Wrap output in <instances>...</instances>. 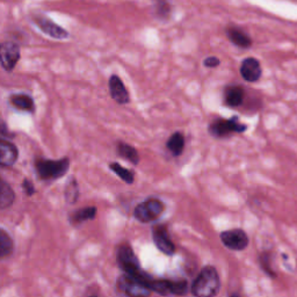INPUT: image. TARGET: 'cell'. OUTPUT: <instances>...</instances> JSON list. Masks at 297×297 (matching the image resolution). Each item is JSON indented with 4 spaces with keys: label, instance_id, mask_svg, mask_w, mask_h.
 Wrapping results in <instances>:
<instances>
[{
    "label": "cell",
    "instance_id": "1",
    "mask_svg": "<svg viewBox=\"0 0 297 297\" xmlns=\"http://www.w3.org/2000/svg\"><path fill=\"white\" fill-rule=\"evenodd\" d=\"M220 289L221 280L216 268L206 266L193 282L192 294L198 297H213L220 293Z\"/></svg>",
    "mask_w": 297,
    "mask_h": 297
},
{
    "label": "cell",
    "instance_id": "2",
    "mask_svg": "<svg viewBox=\"0 0 297 297\" xmlns=\"http://www.w3.org/2000/svg\"><path fill=\"white\" fill-rule=\"evenodd\" d=\"M70 169V160L67 157L59 160L49 159H36L35 162V170L40 175L42 180H56L63 178Z\"/></svg>",
    "mask_w": 297,
    "mask_h": 297
},
{
    "label": "cell",
    "instance_id": "3",
    "mask_svg": "<svg viewBox=\"0 0 297 297\" xmlns=\"http://www.w3.org/2000/svg\"><path fill=\"white\" fill-rule=\"evenodd\" d=\"M116 288L120 294L134 297L150 296L152 293L148 282L128 273L119 277L116 281Z\"/></svg>",
    "mask_w": 297,
    "mask_h": 297
},
{
    "label": "cell",
    "instance_id": "4",
    "mask_svg": "<svg viewBox=\"0 0 297 297\" xmlns=\"http://www.w3.org/2000/svg\"><path fill=\"white\" fill-rule=\"evenodd\" d=\"M117 264L128 274L135 275V277L143 279V280L149 278V275L142 271L141 264H139V260L136 257L135 252L127 244L121 245L119 251H117Z\"/></svg>",
    "mask_w": 297,
    "mask_h": 297
},
{
    "label": "cell",
    "instance_id": "5",
    "mask_svg": "<svg viewBox=\"0 0 297 297\" xmlns=\"http://www.w3.org/2000/svg\"><path fill=\"white\" fill-rule=\"evenodd\" d=\"M165 209L164 203L158 199H149L146 201L139 203L134 210V216L142 223L155 222L162 216Z\"/></svg>",
    "mask_w": 297,
    "mask_h": 297
},
{
    "label": "cell",
    "instance_id": "6",
    "mask_svg": "<svg viewBox=\"0 0 297 297\" xmlns=\"http://www.w3.org/2000/svg\"><path fill=\"white\" fill-rule=\"evenodd\" d=\"M246 128L248 127H246L245 124L239 122L237 116H234L229 120L218 119L213 121V122L209 124L208 131L214 137L222 138L227 137V136L234 134V132H244Z\"/></svg>",
    "mask_w": 297,
    "mask_h": 297
},
{
    "label": "cell",
    "instance_id": "7",
    "mask_svg": "<svg viewBox=\"0 0 297 297\" xmlns=\"http://www.w3.org/2000/svg\"><path fill=\"white\" fill-rule=\"evenodd\" d=\"M33 20L43 33L50 37L56 38V40H65V38L69 37V33L64 28L58 26L50 17L43 15V14H34Z\"/></svg>",
    "mask_w": 297,
    "mask_h": 297
},
{
    "label": "cell",
    "instance_id": "8",
    "mask_svg": "<svg viewBox=\"0 0 297 297\" xmlns=\"http://www.w3.org/2000/svg\"><path fill=\"white\" fill-rule=\"evenodd\" d=\"M221 241L225 248L230 249L232 251H243L249 245L248 235L242 229L223 231L221 234Z\"/></svg>",
    "mask_w": 297,
    "mask_h": 297
},
{
    "label": "cell",
    "instance_id": "9",
    "mask_svg": "<svg viewBox=\"0 0 297 297\" xmlns=\"http://www.w3.org/2000/svg\"><path fill=\"white\" fill-rule=\"evenodd\" d=\"M21 57L20 46L16 43L6 41L0 46V60L3 70L12 71Z\"/></svg>",
    "mask_w": 297,
    "mask_h": 297
},
{
    "label": "cell",
    "instance_id": "10",
    "mask_svg": "<svg viewBox=\"0 0 297 297\" xmlns=\"http://www.w3.org/2000/svg\"><path fill=\"white\" fill-rule=\"evenodd\" d=\"M152 238L155 245L160 252L166 256H172L175 252V246L170 238L167 228L165 225H156L152 229Z\"/></svg>",
    "mask_w": 297,
    "mask_h": 297
},
{
    "label": "cell",
    "instance_id": "11",
    "mask_svg": "<svg viewBox=\"0 0 297 297\" xmlns=\"http://www.w3.org/2000/svg\"><path fill=\"white\" fill-rule=\"evenodd\" d=\"M109 93L110 96L115 100L120 105H127L130 101V96L127 91L126 86H124L123 81L121 80V78L116 74H113L109 78Z\"/></svg>",
    "mask_w": 297,
    "mask_h": 297
},
{
    "label": "cell",
    "instance_id": "12",
    "mask_svg": "<svg viewBox=\"0 0 297 297\" xmlns=\"http://www.w3.org/2000/svg\"><path fill=\"white\" fill-rule=\"evenodd\" d=\"M19 158V150L12 142L2 138L0 141V165L2 167H10L16 163Z\"/></svg>",
    "mask_w": 297,
    "mask_h": 297
},
{
    "label": "cell",
    "instance_id": "13",
    "mask_svg": "<svg viewBox=\"0 0 297 297\" xmlns=\"http://www.w3.org/2000/svg\"><path fill=\"white\" fill-rule=\"evenodd\" d=\"M261 66L259 60L253 58V57H249L243 60L241 65V74L244 78V80L249 81V83H256L260 79L261 77Z\"/></svg>",
    "mask_w": 297,
    "mask_h": 297
},
{
    "label": "cell",
    "instance_id": "14",
    "mask_svg": "<svg viewBox=\"0 0 297 297\" xmlns=\"http://www.w3.org/2000/svg\"><path fill=\"white\" fill-rule=\"evenodd\" d=\"M227 35L229 40L239 48H250L252 45V40L241 28L234 26L229 27L227 29Z\"/></svg>",
    "mask_w": 297,
    "mask_h": 297
},
{
    "label": "cell",
    "instance_id": "15",
    "mask_svg": "<svg viewBox=\"0 0 297 297\" xmlns=\"http://www.w3.org/2000/svg\"><path fill=\"white\" fill-rule=\"evenodd\" d=\"M225 103L230 107H238L244 101V88L241 86H229L224 94Z\"/></svg>",
    "mask_w": 297,
    "mask_h": 297
},
{
    "label": "cell",
    "instance_id": "16",
    "mask_svg": "<svg viewBox=\"0 0 297 297\" xmlns=\"http://www.w3.org/2000/svg\"><path fill=\"white\" fill-rule=\"evenodd\" d=\"M9 101L12 103V106L20 110H24V112H35V102L33 98L28 94H13L10 95Z\"/></svg>",
    "mask_w": 297,
    "mask_h": 297
},
{
    "label": "cell",
    "instance_id": "17",
    "mask_svg": "<svg viewBox=\"0 0 297 297\" xmlns=\"http://www.w3.org/2000/svg\"><path fill=\"white\" fill-rule=\"evenodd\" d=\"M96 216V208L95 207H86L81 208L77 212H73L70 215V222L72 224H80L86 221L94 220Z\"/></svg>",
    "mask_w": 297,
    "mask_h": 297
},
{
    "label": "cell",
    "instance_id": "18",
    "mask_svg": "<svg viewBox=\"0 0 297 297\" xmlns=\"http://www.w3.org/2000/svg\"><path fill=\"white\" fill-rule=\"evenodd\" d=\"M167 149L175 157H179L185 149V136L181 132H174L166 143Z\"/></svg>",
    "mask_w": 297,
    "mask_h": 297
},
{
    "label": "cell",
    "instance_id": "19",
    "mask_svg": "<svg viewBox=\"0 0 297 297\" xmlns=\"http://www.w3.org/2000/svg\"><path fill=\"white\" fill-rule=\"evenodd\" d=\"M117 153H119V156L122 157V158L130 162L131 164H134V165H137L139 163V155L137 150L130 144H127V143L123 142L117 143Z\"/></svg>",
    "mask_w": 297,
    "mask_h": 297
},
{
    "label": "cell",
    "instance_id": "20",
    "mask_svg": "<svg viewBox=\"0 0 297 297\" xmlns=\"http://www.w3.org/2000/svg\"><path fill=\"white\" fill-rule=\"evenodd\" d=\"M14 200H15V193H14L13 188L6 181L2 180L1 187H0V208H9L13 205Z\"/></svg>",
    "mask_w": 297,
    "mask_h": 297
},
{
    "label": "cell",
    "instance_id": "21",
    "mask_svg": "<svg viewBox=\"0 0 297 297\" xmlns=\"http://www.w3.org/2000/svg\"><path fill=\"white\" fill-rule=\"evenodd\" d=\"M64 198L65 201L69 205H74L78 201L79 198V187H78V182L74 178H71L65 186V191H64Z\"/></svg>",
    "mask_w": 297,
    "mask_h": 297
},
{
    "label": "cell",
    "instance_id": "22",
    "mask_svg": "<svg viewBox=\"0 0 297 297\" xmlns=\"http://www.w3.org/2000/svg\"><path fill=\"white\" fill-rule=\"evenodd\" d=\"M109 170L113 171L114 173H115L120 179H122L126 184H128V185L134 184L135 174L131 170H128V169H126V167L121 166L119 163H110Z\"/></svg>",
    "mask_w": 297,
    "mask_h": 297
},
{
    "label": "cell",
    "instance_id": "23",
    "mask_svg": "<svg viewBox=\"0 0 297 297\" xmlns=\"http://www.w3.org/2000/svg\"><path fill=\"white\" fill-rule=\"evenodd\" d=\"M172 6L169 0H155L153 1V10L158 19L166 20L171 14Z\"/></svg>",
    "mask_w": 297,
    "mask_h": 297
},
{
    "label": "cell",
    "instance_id": "24",
    "mask_svg": "<svg viewBox=\"0 0 297 297\" xmlns=\"http://www.w3.org/2000/svg\"><path fill=\"white\" fill-rule=\"evenodd\" d=\"M13 246L12 238L3 229H1V231H0V257L2 259L8 257L13 252Z\"/></svg>",
    "mask_w": 297,
    "mask_h": 297
},
{
    "label": "cell",
    "instance_id": "25",
    "mask_svg": "<svg viewBox=\"0 0 297 297\" xmlns=\"http://www.w3.org/2000/svg\"><path fill=\"white\" fill-rule=\"evenodd\" d=\"M150 289L159 295H171V281L170 280H151Z\"/></svg>",
    "mask_w": 297,
    "mask_h": 297
},
{
    "label": "cell",
    "instance_id": "26",
    "mask_svg": "<svg viewBox=\"0 0 297 297\" xmlns=\"http://www.w3.org/2000/svg\"><path fill=\"white\" fill-rule=\"evenodd\" d=\"M188 292V284L186 280L171 281V295L182 296Z\"/></svg>",
    "mask_w": 297,
    "mask_h": 297
},
{
    "label": "cell",
    "instance_id": "27",
    "mask_svg": "<svg viewBox=\"0 0 297 297\" xmlns=\"http://www.w3.org/2000/svg\"><path fill=\"white\" fill-rule=\"evenodd\" d=\"M260 264L263 266L264 271H266V273L271 277H275V274L272 272V268L270 266V255L268 253H264L263 256L260 257Z\"/></svg>",
    "mask_w": 297,
    "mask_h": 297
},
{
    "label": "cell",
    "instance_id": "28",
    "mask_svg": "<svg viewBox=\"0 0 297 297\" xmlns=\"http://www.w3.org/2000/svg\"><path fill=\"white\" fill-rule=\"evenodd\" d=\"M22 189L24 194L27 196H33L35 193H36V189H35V186L33 182H31L29 179H23L22 181Z\"/></svg>",
    "mask_w": 297,
    "mask_h": 297
},
{
    "label": "cell",
    "instance_id": "29",
    "mask_svg": "<svg viewBox=\"0 0 297 297\" xmlns=\"http://www.w3.org/2000/svg\"><path fill=\"white\" fill-rule=\"evenodd\" d=\"M220 59L217 58V57L215 56H210V57H207V58L203 60V65L206 67H210V69H214V67H217L220 65Z\"/></svg>",
    "mask_w": 297,
    "mask_h": 297
},
{
    "label": "cell",
    "instance_id": "30",
    "mask_svg": "<svg viewBox=\"0 0 297 297\" xmlns=\"http://www.w3.org/2000/svg\"><path fill=\"white\" fill-rule=\"evenodd\" d=\"M14 136H15V134H14V132H10V131H8V129H7V126H6V123L3 122L2 121V123H1V137L2 138H13Z\"/></svg>",
    "mask_w": 297,
    "mask_h": 297
}]
</instances>
